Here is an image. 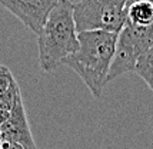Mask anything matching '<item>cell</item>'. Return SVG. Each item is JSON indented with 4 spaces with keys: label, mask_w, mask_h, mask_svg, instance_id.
<instances>
[{
    "label": "cell",
    "mask_w": 153,
    "mask_h": 149,
    "mask_svg": "<svg viewBox=\"0 0 153 149\" xmlns=\"http://www.w3.org/2000/svg\"><path fill=\"white\" fill-rule=\"evenodd\" d=\"M117 42V33L93 30L79 33V49L65 59L63 65L79 74L90 93L100 98L107 83Z\"/></svg>",
    "instance_id": "6da1fadb"
},
{
    "label": "cell",
    "mask_w": 153,
    "mask_h": 149,
    "mask_svg": "<svg viewBox=\"0 0 153 149\" xmlns=\"http://www.w3.org/2000/svg\"><path fill=\"white\" fill-rule=\"evenodd\" d=\"M39 63L45 72H52L79 49V33L73 19V3L60 0L50 12L37 34Z\"/></svg>",
    "instance_id": "7a4b0ae2"
},
{
    "label": "cell",
    "mask_w": 153,
    "mask_h": 149,
    "mask_svg": "<svg viewBox=\"0 0 153 149\" xmlns=\"http://www.w3.org/2000/svg\"><path fill=\"white\" fill-rule=\"evenodd\" d=\"M77 33L103 30L117 33L126 25V0H80L73 4Z\"/></svg>",
    "instance_id": "3957f363"
},
{
    "label": "cell",
    "mask_w": 153,
    "mask_h": 149,
    "mask_svg": "<svg viewBox=\"0 0 153 149\" xmlns=\"http://www.w3.org/2000/svg\"><path fill=\"white\" fill-rule=\"evenodd\" d=\"M153 48V25L136 26L126 23L117 34L114 56L107 74V82L117 76L134 72V66L143 53Z\"/></svg>",
    "instance_id": "277c9868"
},
{
    "label": "cell",
    "mask_w": 153,
    "mask_h": 149,
    "mask_svg": "<svg viewBox=\"0 0 153 149\" xmlns=\"http://www.w3.org/2000/svg\"><path fill=\"white\" fill-rule=\"evenodd\" d=\"M59 1L60 0H0V4L32 32L39 34L50 12Z\"/></svg>",
    "instance_id": "5b68a950"
},
{
    "label": "cell",
    "mask_w": 153,
    "mask_h": 149,
    "mask_svg": "<svg viewBox=\"0 0 153 149\" xmlns=\"http://www.w3.org/2000/svg\"><path fill=\"white\" fill-rule=\"evenodd\" d=\"M0 139L17 143L25 149H37V145L34 142L29 122H27L23 98H20L17 101V103L10 112L9 119L0 126Z\"/></svg>",
    "instance_id": "8992f818"
},
{
    "label": "cell",
    "mask_w": 153,
    "mask_h": 149,
    "mask_svg": "<svg viewBox=\"0 0 153 149\" xmlns=\"http://www.w3.org/2000/svg\"><path fill=\"white\" fill-rule=\"evenodd\" d=\"M126 23L136 26L153 25V3L149 0H126Z\"/></svg>",
    "instance_id": "52a82bcc"
},
{
    "label": "cell",
    "mask_w": 153,
    "mask_h": 149,
    "mask_svg": "<svg viewBox=\"0 0 153 149\" xmlns=\"http://www.w3.org/2000/svg\"><path fill=\"white\" fill-rule=\"evenodd\" d=\"M134 72L147 83V86L153 92V48L139 57L134 66Z\"/></svg>",
    "instance_id": "ba28073f"
},
{
    "label": "cell",
    "mask_w": 153,
    "mask_h": 149,
    "mask_svg": "<svg viewBox=\"0 0 153 149\" xmlns=\"http://www.w3.org/2000/svg\"><path fill=\"white\" fill-rule=\"evenodd\" d=\"M20 98H22V92H20L19 85L16 80H13V83L9 86L6 92L0 93V109L6 112H12V109L14 108V105L17 103Z\"/></svg>",
    "instance_id": "9c48e42d"
},
{
    "label": "cell",
    "mask_w": 153,
    "mask_h": 149,
    "mask_svg": "<svg viewBox=\"0 0 153 149\" xmlns=\"http://www.w3.org/2000/svg\"><path fill=\"white\" fill-rule=\"evenodd\" d=\"M14 77L12 72H10V69L7 68V66H3V65H0V93H3V92H6L9 86L13 83Z\"/></svg>",
    "instance_id": "30bf717a"
},
{
    "label": "cell",
    "mask_w": 153,
    "mask_h": 149,
    "mask_svg": "<svg viewBox=\"0 0 153 149\" xmlns=\"http://www.w3.org/2000/svg\"><path fill=\"white\" fill-rule=\"evenodd\" d=\"M0 143H1V149H25L23 146H20L14 142H10V141H1L0 139Z\"/></svg>",
    "instance_id": "8fae6325"
},
{
    "label": "cell",
    "mask_w": 153,
    "mask_h": 149,
    "mask_svg": "<svg viewBox=\"0 0 153 149\" xmlns=\"http://www.w3.org/2000/svg\"><path fill=\"white\" fill-rule=\"evenodd\" d=\"M9 116H10V112H6V110L0 109V126L9 119Z\"/></svg>",
    "instance_id": "7c38bea8"
},
{
    "label": "cell",
    "mask_w": 153,
    "mask_h": 149,
    "mask_svg": "<svg viewBox=\"0 0 153 149\" xmlns=\"http://www.w3.org/2000/svg\"><path fill=\"white\" fill-rule=\"evenodd\" d=\"M0 149H1V143H0Z\"/></svg>",
    "instance_id": "4fadbf2b"
}]
</instances>
